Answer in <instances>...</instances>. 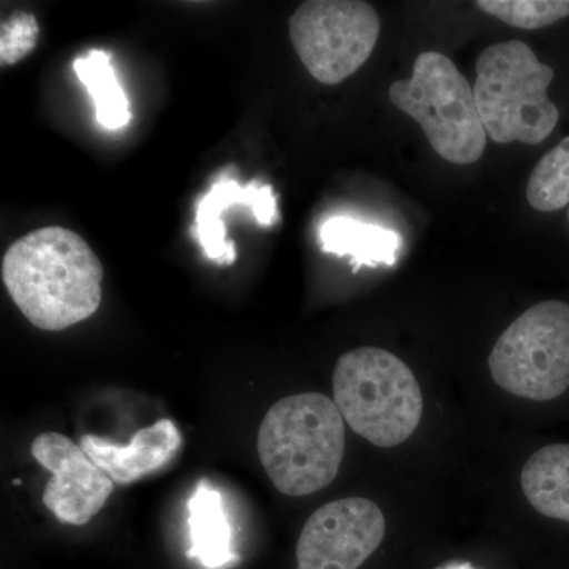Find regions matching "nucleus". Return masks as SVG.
Returning a JSON list of instances; mask_svg holds the SVG:
<instances>
[{"label":"nucleus","mask_w":569,"mask_h":569,"mask_svg":"<svg viewBox=\"0 0 569 569\" xmlns=\"http://www.w3.org/2000/svg\"><path fill=\"white\" fill-rule=\"evenodd\" d=\"M527 200L531 208L553 212L569 204V137L550 149L530 174Z\"/></svg>","instance_id":"nucleus-16"},{"label":"nucleus","mask_w":569,"mask_h":569,"mask_svg":"<svg viewBox=\"0 0 569 569\" xmlns=\"http://www.w3.org/2000/svg\"><path fill=\"white\" fill-rule=\"evenodd\" d=\"M2 279L36 328L62 331L88 320L102 302L103 266L80 234L48 227L7 250Z\"/></svg>","instance_id":"nucleus-1"},{"label":"nucleus","mask_w":569,"mask_h":569,"mask_svg":"<svg viewBox=\"0 0 569 569\" xmlns=\"http://www.w3.org/2000/svg\"><path fill=\"white\" fill-rule=\"evenodd\" d=\"M78 80L96 104V119L107 130H119L132 119L129 100L116 77L108 52L93 50L73 62Z\"/></svg>","instance_id":"nucleus-15"},{"label":"nucleus","mask_w":569,"mask_h":569,"mask_svg":"<svg viewBox=\"0 0 569 569\" xmlns=\"http://www.w3.org/2000/svg\"><path fill=\"white\" fill-rule=\"evenodd\" d=\"M493 381L522 399L548 402L569 388V305L530 307L498 337L489 356Z\"/></svg>","instance_id":"nucleus-6"},{"label":"nucleus","mask_w":569,"mask_h":569,"mask_svg":"<svg viewBox=\"0 0 569 569\" xmlns=\"http://www.w3.org/2000/svg\"><path fill=\"white\" fill-rule=\"evenodd\" d=\"M39 26L31 14L18 13L2 24V63H14L36 47Z\"/></svg>","instance_id":"nucleus-18"},{"label":"nucleus","mask_w":569,"mask_h":569,"mask_svg":"<svg viewBox=\"0 0 569 569\" xmlns=\"http://www.w3.org/2000/svg\"><path fill=\"white\" fill-rule=\"evenodd\" d=\"M520 485L539 515L569 522V445L538 449L523 466Z\"/></svg>","instance_id":"nucleus-14"},{"label":"nucleus","mask_w":569,"mask_h":569,"mask_svg":"<svg viewBox=\"0 0 569 569\" xmlns=\"http://www.w3.org/2000/svg\"><path fill=\"white\" fill-rule=\"evenodd\" d=\"M343 455L342 415L335 400L318 392L279 400L258 430L261 466L284 496H310L331 485Z\"/></svg>","instance_id":"nucleus-2"},{"label":"nucleus","mask_w":569,"mask_h":569,"mask_svg":"<svg viewBox=\"0 0 569 569\" xmlns=\"http://www.w3.org/2000/svg\"><path fill=\"white\" fill-rule=\"evenodd\" d=\"M553 70L519 40L492 44L479 54L475 100L490 140L498 144L546 141L559 122L549 99Z\"/></svg>","instance_id":"nucleus-4"},{"label":"nucleus","mask_w":569,"mask_h":569,"mask_svg":"<svg viewBox=\"0 0 569 569\" xmlns=\"http://www.w3.org/2000/svg\"><path fill=\"white\" fill-rule=\"evenodd\" d=\"M288 29L309 73L323 84H339L376 50L380 18L361 0H309L295 11Z\"/></svg>","instance_id":"nucleus-7"},{"label":"nucleus","mask_w":569,"mask_h":569,"mask_svg":"<svg viewBox=\"0 0 569 569\" xmlns=\"http://www.w3.org/2000/svg\"><path fill=\"white\" fill-rule=\"evenodd\" d=\"M80 447L112 481L126 486L167 466L181 449L182 436L171 419H159L152 426L138 430L129 445L84 436Z\"/></svg>","instance_id":"nucleus-10"},{"label":"nucleus","mask_w":569,"mask_h":569,"mask_svg":"<svg viewBox=\"0 0 569 569\" xmlns=\"http://www.w3.org/2000/svg\"><path fill=\"white\" fill-rule=\"evenodd\" d=\"M32 458L52 475L43 492V505L69 526H86L96 518L114 490V481L84 449L69 437L44 432L31 445Z\"/></svg>","instance_id":"nucleus-9"},{"label":"nucleus","mask_w":569,"mask_h":569,"mask_svg":"<svg viewBox=\"0 0 569 569\" xmlns=\"http://www.w3.org/2000/svg\"><path fill=\"white\" fill-rule=\"evenodd\" d=\"M190 546L187 556L206 569H220L238 560L233 549V530L228 519L222 493L211 481L201 479L189 503Z\"/></svg>","instance_id":"nucleus-12"},{"label":"nucleus","mask_w":569,"mask_h":569,"mask_svg":"<svg viewBox=\"0 0 569 569\" xmlns=\"http://www.w3.org/2000/svg\"><path fill=\"white\" fill-rule=\"evenodd\" d=\"M323 252L337 257H351L355 271L361 266L376 268L378 264L392 266L399 254L402 239L396 231L378 224L359 222L350 217H332L320 230Z\"/></svg>","instance_id":"nucleus-13"},{"label":"nucleus","mask_w":569,"mask_h":569,"mask_svg":"<svg viewBox=\"0 0 569 569\" xmlns=\"http://www.w3.org/2000/svg\"><path fill=\"white\" fill-rule=\"evenodd\" d=\"M244 208L252 212L257 223H276L277 200L271 186L260 182L239 186L238 181L222 179L213 183L211 190L197 206V238L206 257L220 264H231L236 260L234 242L227 241L223 216L231 209Z\"/></svg>","instance_id":"nucleus-11"},{"label":"nucleus","mask_w":569,"mask_h":569,"mask_svg":"<svg viewBox=\"0 0 569 569\" xmlns=\"http://www.w3.org/2000/svg\"><path fill=\"white\" fill-rule=\"evenodd\" d=\"M389 99L421 126L433 151L455 164L478 162L488 144L473 88L455 62L421 52L410 80L396 81Z\"/></svg>","instance_id":"nucleus-5"},{"label":"nucleus","mask_w":569,"mask_h":569,"mask_svg":"<svg viewBox=\"0 0 569 569\" xmlns=\"http://www.w3.org/2000/svg\"><path fill=\"white\" fill-rule=\"evenodd\" d=\"M387 519L376 501L351 497L318 508L296 546V569H358L383 541Z\"/></svg>","instance_id":"nucleus-8"},{"label":"nucleus","mask_w":569,"mask_h":569,"mask_svg":"<svg viewBox=\"0 0 569 569\" xmlns=\"http://www.w3.org/2000/svg\"><path fill=\"white\" fill-rule=\"evenodd\" d=\"M568 220H569V212H568Z\"/></svg>","instance_id":"nucleus-20"},{"label":"nucleus","mask_w":569,"mask_h":569,"mask_svg":"<svg viewBox=\"0 0 569 569\" xmlns=\"http://www.w3.org/2000/svg\"><path fill=\"white\" fill-rule=\"evenodd\" d=\"M475 6L512 28H548L569 17V0H478Z\"/></svg>","instance_id":"nucleus-17"},{"label":"nucleus","mask_w":569,"mask_h":569,"mask_svg":"<svg viewBox=\"0 0 569 569\" xmlns=\"http://www.w3.org/2000/svg\"><path fill=\"white\" fill-rule=\"evenodd\" d=\"M441 569H477V568L471 567L470 563H458V565H449V567L441 568Z\"/></svg>","instance_id":"nucleus-19"},{"label":"nucleus","mask_w":569,"mask_h":569,"mask_svg":"<svg viewBox=\"0 0 569 569\" xmlns=\"http://www.w3.org/2000/svg\"><path fill=\"white\" fill-rule=\"evenodd\" d=\"M332 387L343 421L376 447L403 443L421 422L425 400L417 377L391 351L362 347L340 356Z\"/></svg>","instance_id":"nucleus-3"}]
</instances>
